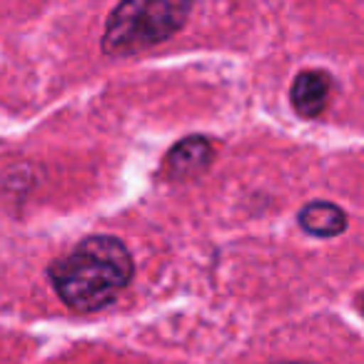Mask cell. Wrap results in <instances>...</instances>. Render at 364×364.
<instances>
[{
    "instance_id": "1",
    "label": "cell",
    "mask_w": 364,
    "mask_h": 364,
    "mask_svg": "<svg viewBox=\"0 0 364 364\" xmlns=\"http://www.w3.org/2000/svg\"><path fill=\"white\" fill-rule=\"evenodd\" d=\"M135 277V259L122 240L92 235L48 267L55 294L75 312H100Z\"/></svg>"
},
{
    "instance_id": "2",
    "label": "cell",
    "mask_w": 364,
    "mask_h": 364,
    "mask_svg": "<svg viewBox=\"0 0 364 364\" xmlns=\"http://www.w3.org/2000/svg\"><path fill=\"white\" fill-rule=\"evenodd\" d=\"M193 6L180 0H125L107 16L102 53L110 58L137 55L170 41L185 28Z\"/></svg>"
},
{
    "instance_id": "3",
    "label": "cell",
    "mask_w": 364,
    "mask_h": 364,
    "mask_svg": "<svg viewBox=\"0 0 364 364\" xmlns=\"http://www.w3.org/2000/svg\"><path fill=\"white\" fill-rule=\"evenodd\" d=\"M215 160V145L210 137L190 135L170 147L162 160V175L172 182H185L200 177Z\"/></svg>"
},
{
    "instance_id": "5",
    "label": "cell",
    "mask_w": 364,
    "mask_h": 364,
    "mask_svg": "<svg viewBox=\"0 0 364 364\" xmlns=\"http://www.w3.org/2000/svg\"><path fill=\"white\" fill-rule=\"evenodd\" d=\"M299 228L304 230L312 237H322V240H332L347 230L349 220L339 205L327 203V200H312L307 203L297 215Z\"/></svg>"
},
{
    "instance_id": "4",
    "label": "cell",
    "mask_w": 364,
    "mask_h": 364,
    "mask_svg": "<svg viewBox=\"0 0 364 364\" xmlns=\"http://www.w3.org/2000/svg\"><path fill=\"white\" fill-rule=\"evenodd\" d=\"M329 90H332V80H329L327 73L302 70L294 77L292 90H289L294 112L302 117H319L327 110Z\"/></svg>"
}]
</instances>
